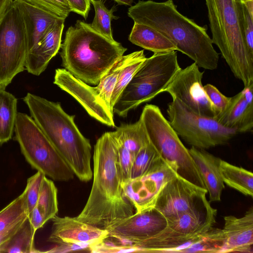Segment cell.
I'll list each match as a JSON object with an SVG mask.
<instances>
[{
    "label": "cell",
    "instance_id": "obj_1",
    "mask_svg": "<svg viewBox=\"0 0 253 253\" xmlns=\"http://www.w3.org/2000/svg\"><path fill=\"white\" fill-rule=\"evenodd\" d=\"M93 175L88 198L76 218L106 229L134 213L122 187L117 147L110 132L104 133L94 145Z\"/></svg>",
    "mask_w": 253,
    "mask_h": 253
},
{
    "label": "cell",
    "instance_id": "obj_2",
    "mask_svg": "<svg viewBox=\"0 0 253 253\" xmlns=\"http://www.w3.org/2000/svg\"><path fill=\"white\" fill-rule=\"evenodd\" d=\"M127 14L134 23L162 34L199 67L210 70L217 68L219 54L207 34V26H201L181 14L172 0H140L128 8Z\"/></svg>",
    "mask_w": 253,
    "mask_h": 253
},
{
    "label": "cell",
    "instance_id": "obj_3",
    "mask_svg": "<svg viewBox=\"0 0 253 253\" xmlns=\"http://www.w3.org/2000/svg\"><path fill=\"white\" fill-rule=\"evenodd\" d=\"M23 100L31 117L74 174L84 182L91 180L93 175L91 145L75 124V116L65 112L60 103L29 92Z\"/></svg>",
    "mask_w": 253,
    "mask_h": 253
},
{
    "label": "cell",
    "instance_id": "obj_4",
    "mask_svg": "<svg viewBox=\"0 0 253 253\" xmlns=\"http://www.w3.org/2000/svg\"><path fill=\"white\" fill-rule=\"evenodd\" d=\"M60 48L64 69L79 80L94 85L127 49L81 20L68 29Z\"/></svg>",
    "mask_w": 253,
    "mask_h": 253
},
{
    "label": "cell",
    "instance_id": "obj_5",
    "mask_svg": "<svg viewBox=\"0 0 253 253\" xmlns=\"http://www.w3.org/2000/svg\"><path fill=\"white\" fill-rule=\"evenodd\" d=\"M211 41L234 76L244 87L253 84V58L247 49L242 17V0H205Z\"/></svg>",
    "mask_w": 253,
    "mask_h": 253
},
{
    "label": "cell",
    "instance_id": "obj_6",
    "mask_svg": "<svg viewBox=\"0 0 253 253\" xmlns=\"http://www.w3.org/2000/svg\"><path fill=\"white\" fill-rule=\"evenodd\" d=\"M176 51L156 52L146 58L114 104V113L126 117L130 110L165 92L181 69Z\"/></svg>",
    "mask_w": 253,
    "mask_h": 253
},
{
    "label": "cell",
    "instance_id": "obj_7",
    "mask_svg": "<svg viewBox=\"0 0 253 253\" xmlns=\"http://www.w3.org/2000/svg\"><path fill=\"white\" fill-rule=\"evenodd\" d=\"M217 210L208 201L194 211L168 220L166 227L156 235L139 241L126 240V245L137 248L140 253H181L213 226Z\"/></svg>",
    "mask_w": 253,
    "mask_h": 253
},
{
    "label": "cell",
    "instance_id": "obj_8",
    "mask_svg": "<svg viewBox=\"0 0 253 253\" xmlns=\"http://www.w3.org/2000/svg\"><path fill=\"white\" fill-rule=\"evenodd\" d=\"M14 131L21 152L32 167L56 181L74 178L73 171L31 117L17 113Z\"/></svg>",
    "mask_w": 253,
    "mask_h": 253
},
{
    "label": "cell",
    "instance_id": "obj_9",
    "mask_svg": "<svg viewBox=\"0 0 253 253\" xmlns=\"http://www.w3.org/2000/svg\"><path fill=\"white\" fill-rule=\"evenodd\" d=\"M141 119L150 141L165 160L177 166V174L206 189L189 150L182 143L159 107L147 109L142 114Z\"/></svg>",
    "mask_w": 253,
    "mask_h": 253
},
{
    "label": "cell",
    "instance_id": "obj_10",
    "mask_svg": "<svg viewBox=\"0 0 253 253\" xmlns=\"http://www.w3.org/2000/svg\"><path fill=\"white\" fill-rule=\"evenodd\" d=\"M167 112L169 122L178 135L198 149L225 144L237 133L214 118L196 113L176 98L168 104Z\"/></svg>",
    "mask_w": 253,
    "mask_h": 253
},
{
    "label": "cell",
    "instance_id": "obj_11",
    "mask_svg": "<svg viewBox=\"0 0 253 253\" xmlns=\"http://www.w3.org/2000/svg\"><path fill=\"white\" fill-rule=\"evenodd\" d=\"M29 41L22 14L14 1L0 23V87L25 69Z\"/></svg>",
    "mask_w": 253,
    "mask_h": 253
},
{
    "label": "cell",
    "instance_id": "obj_12",
    "mask_svg": "<svg viewBox=\"0 0 253 253\" xmlns=\"http://www.w3.org/2000/svg\"><path fill=\"white\" fill-rule=\"evenodd\" d=\"M176 174L177 166L164 159L143 175L122 183L124 195L137 212L153 208L163 187Z\"/></svg>",
    "mask_w": 253,
    "mask_h": 253
},
{
    "label": "cell",
    "instance_id": "obj_13",
    "mask_svg": "<svg viewBox=\"0 0 253 253\" xmlns=\"http://www.w3.org/2000/svg\"><path fill=\"white\" fill-rule=\"evenodd\" d=\"M207 193L206 189L176 174L163 187L154 208L170 220L204 205Z\"/></svg>",
    "mask_w": 253,
    "mask_h": 253
},
{
    "label": "cell",
    "instance_id": "obj_14",
    "mask_svg": "<svg viewBox=\"0 0 253 253\" xmlns=\"http://www.w3.org/2000/svg\"><path fill=\"white\" fill-rule=\"evenodd\" d=\"M195 63L181 69L166 88L172 98H176L196 113L215 118L214 107L202 84L204 72Z\"/></svg>",
    "mask_w": 253,
    "mask_h": 253
},
{
    "label": "cell",
    "instance_id": "obj_15",
    "mask_svg": "<svg viewBox=\"0 0 253 253\" xmlns=\"http://www.w3.org/2000/svg\"><path fill=\"white\" fill-rule=\"evenodd\" d=\"M53 83L74 97L91 117L107 126H115L113 110L102 99L96 86L88 85L61 68L55 70Z\"/></svg>",
    "mask_w": 253,
    "mask_h": 253
},
{
    "label": "cell",
    "instance_id": "obj_16",
    "mask_svg": "<svg viewBox=\"0 0 253 253\" xmlns=\"http://www.w3.org/2000/svg\"><path fill=\"white\" fill-rule=\"evenodd\" d=\"M167 219L155 208L134 213L106 229L109 236L129 241H139L152 237L167 226Z\"/></svg>",
    "mask_w": 253,
    "mask_h": 253
},
{
    "label": "cell",
    "instance_id": "obj_17",
    "mask_svg": "<svg viewBox=\"0 0 253 253\" xmlns=\"http://www.w3.org/2000/svg\"><path fill=\"white\" fill-rule=\"evenodd\" d=\"M51 220L52 232L48 242L56 244H85L91 246L92 249L109 236L106 229L79 220L75 217H61L56 215Z\"/></svg>",
    "mask_w": 253,
    "mask_h": 253
},
{
    "label": "cell",
    "instance_id": "obj_18",
    "mask_svg": "<svg viewBox=\"0 0 253 253\" xmlns=\"http://www.w3.org/2000/svg\"><path fill=\"white\" fill-rule=\"evenodd\" d=\"M253 84L231 97L226 110L215 119L225 127L237 133L252 131L253 127Z\"/></svg>",
    "mask_w": 253,
    "mask_h": 253
},
{
    "label": "cell",
    "instance_id": "obj_19",
    "mask_svg": "<svg viewBox=\"0 0 253 253\" xmlns=\"http://www.w3.org/2000/svg\"><path fill=\"white\" fill-rule=\"evenodd\" d=\"M222 231L225 243L221 253H253V208L251 207L240 217H224Z\"/></svg>",
    "mask_w": 253,
    "mask_h": 253
},
{
    "label": "cell",
    "instance_id": "obj_20",
    "mask_svg": "<svg viewBox=\"0 0 253 253\" xmlns=\"http://www.w3.org/2000/svg\"><path fill=\"white\" fill-rule=\"evenodd\" d=\"M64 21L65 19H58L37 46L29 52L25 64V69L29 73L39 76L58 53L61 48Z\"/></svg>",
    "mask_w": 253,
    "mask_h": 253
},
{
    "label": "cell",
    "instance_id": "obj_21",
    "mask_svg": "<svg viewBox=\"0 0 253 253\" xmlns=\"http://www.w3.org/2000/svg\"><path fill=\"white\" fill-rule=\"evenodd\" d=\"M188 150L209 193V202L220 201L224 188L220 169L221 159L205 149L192 146Z\"/></svg>",
    "mask_w": 253,
    "mask_h": 253
},
{
    "label": "cell",
    "instance_id": "obj_22",
    "mask_svg": "<svg viewBox=\"0 0 253 253\" xmlns=\"http://www.w3.org/2000/svg\"><path fill=\"white\" fill-rule=\"evenodd\" d=\"M13 1L20 10L25 23L29 52L37 46L51 26L61 18L24 0Z\"/></svg>",
    "mask_w": 253,
    "mask_h": 253
},
{
    "label": "cell",
    "instance_id": "obj_23",
    "mask_svg": "<svg viewBox=\"0 0 253 253\" xmlns=\"http://www.w3.org/2000/svg\"><path fill=\"white\" fill-rule=\"evenodd\" d=\"M128 40L132 43L154 53L177 50L175 45L164 35L142 24L134 23Z\"/></svg>",
    "mask_w": 253,
    "mask_h": 253
},
{
    "label": "cell",
    "instance_id": "obj_24",
    "mask_svg": "<svg viewBox=\"0 0 253 253\" xmlns=\"http://www.w3.org/2000/svg\"><path fill=\"white\" fill-rule=\"evenodd\" d=\"M220 169L223 182L246 196H253V174L242 167L221 160Z\"/></svg>",
    "mask_w": 253,
    "mask_h": 253
},
{
    "label": "cell",
    "instance_id": "obj_25",
    "mask_svg": "<svg viewBox=\"0 0 253 253\" xmlns=\"http://www.w3.org/2000/svg\"><path fill=\"white\" fill-rule=\"evenodd\" d=\"M36 232L28 216L12 236L0 247V253H41V251L36 250L34 246Z\"/></svg>",
    "mask_w": 253,
    "mask_h": 253
},
{
    "label": "cell",
    "instance_id": "obj_26",
    "mask_svg": "<svg viewBox=\"0 0 253 253\" xmlns=\"http://www.w3.org/2000/svg\"><path fill=\"white\" fill-rule=\"evenodd\" d=\"M17 103L13 94L0 87V145L12 137L17 115Z\"/></svg>",
    "mask_w": 253,
    "mask_h": 253
},
{
    "label": "cell",
    "instance_id": "obj_27",
    "mask_svg": "<svg viewBox=\"0 0 253 253\" xmlns=\"http://www.w3.org/2000/svg\"><path fill=\"white\" fill-rule=\"evenodd\" d=\"M115 132L124 146L135 157L139 151L150 142L143 123L140 118L134 123L121 125Z\"/></svg>",
    "mask_w": 253,
    "mask_h": 253
},
{
    "label": "cell",
    "instance_id": "obj_28",
    "mask_svg": "<svg viewBox=\"0 0 253 253\" xmlns=\"http://www.w3.org/2000/svg\"><path fill=\"white\" fill-rule=\"evenodd\" d=\"M146 58L143 50L126 55V60L119 74L111 96V104L113 109L117 99Z\"/></svg>",
    "mask_w": 253,
    "mask_h": 253
},
{
    "label": "cell",
    "instance_id": "obj_29",
    "mask_svg": "<svg viewBox=\"0 0 253 253\" xmlns=\"http://www.w3.org/2000/svg\"><path fill=\"white\" fill-rule=\"evenodd\" d=\"M225 238L221 229L214 228L200 234L181 253H221Z\"/></svg>",
    "mask_w": 253,
    "mask_h": 253
},
{
    "label": "cell",
    "instance_id": "obj_30",
    "mask_svg": "<svg viewBox=\"0 0 253 253\" xmlns=\"http://www.w3.org/2000/svg\"><path fill=\"white\" fill-rule=\"evenodd\" d=\"M163 159L160 152L150 141L136 155L131 168L130 179L143 175Z\"/></svg>",
    "mask_w": 253,
    "mask_h": 253
},
{
    "label": "cell",
    "instance_id": "obj_31",
    "mask_svg": "<svg viewBox=\"0 0 253 253\" xmlns=\"http://www.w3.org/2000/svg\"><path fill=\"white\" fill-rule=\"evenodd\" d=\"M28 216L27 195L22 194L0 211V232Z\"/></svg>",
    "mask_w": 253,
    "mask_h": 253
},
{
    "label": "cell",
    "instance_id": "obj_32",
    "mask_svg": "<svg viewBox=\"0 0 253 253\" xmlns=\"http://www.w3.org/2000/svg\"><path fill=\"white\" fill-rule=\"evenodd\" d=\"M48 221L58 212L57 189L53 182L44 175L36 206Z\"/></svg>",
    "mask_w": 253,
    "mask_h": 253
},
{
    "label": "cell",
    "instance_id": "obj_33",
    "mask_svg": "<svg viewBox=\"0 0 253 253\" xmlns=\"http://www.w3.org/2000/svg\"><path fill=\"white\" fill-rule=\"evenodd\" d=\"M95 10V15L90 24L92 28L98 33L108 39L114 41L111 29V20L114 18V8L108 9L102 0H90Z\"/></svg>",
    "mask_w": 253,
    "mask_h": 253
},
{
    "label": "cell",
    "instance_id": "obj_34",
    "mask_svg": "<svg viewBox=\"0 0 253 253\" xmlns=\"http://www.w3.org/2000/svg\"><path fill=\"white\" fill-rule=\"evenodd\" d=\"M117 149V162L122 183L130 179L135 157L124 146L115 131H110Z\"/></svg>",
    "mask_w": 253,
    "mask_h": 253
},
{
    "label": "cell",
    "instance_id": "obj_35",
    "mask_svg": "<svg viewBox=\"0 0 253 253\" xmlns=\"http://www.w3.org/2000/svg\"><path fill=\"white\" fill-rule=\"evenodd\" d=\"M242 17L245 42L253 58V0H242Z\"/></svg>",
    "mask_w": 253,
    "mask_h": 253
},
{
    "label": "cell",
    "instance_id": "obj_36",
    "mask_svg": "<svg viewBox=\"0 0 253 253\" xmlns=\"http://www.w3.org/2000/svg\"><path fill=\"white\" fill-rule=\"evenodd\" d=\"M65 19L71 11L66 0H24Z\"/></svg>",
    "mask_w": 253,
    "mask_h": 253
},
{
    "label": "cell",
    "instance_id": "obj_37",
    "mask_svg": "<svg viewBox=\"0 0 253 253\" xmlns=\"http://www.w3.org/2000/svg\"><path fill=\"white\" fill-rule=\"evenodd\" d=\"M44 176L43 173L38 171L27 179L25 191L27 195L28 214L37 205L42 181Z\"/></svg>",
    "mask_w": 253,
    "mask_h": 253
},
{
    "label": "cell",
    "instance_id": "obj_38",
    "mask_svg": "<svg viewBox=\"0 0 253 253\" xmlns=\"http://www.w3.org/2000/svg\"><path fill=\"white\" fill-rule=\"evenodd\" d=\"M204 88L215 110V119L226 110L230 102L231 97L224 95L215 86L210 84L205 85Z\"/></svg>",
    "mask_w": 253,
    "mask_h": 253
},
{
    "label": "cell",
    "instance_id": "obj_39",
    "mask_svg": "<svg viewBox=\"0 0 253 253\" xmlns=\"http://www.w3.org/2000/svg\"><path fill=\"white\" fill-rule=\"evenodd\" d=\"M91 246L85 244L62 243L56 244V246L43 253H64L74 252H85L91 253Z\"/></svg>",
    "mask_w": 253,
    "mask_h": 253
},
{
    "label": "cell",
    "instance_id": "obj_40",
    "mask_svg": "<svg viewBox=\"0 0 253 253\" xmlns=\"http://www.w3.org/2000/svg\"><path fill=\"white\" fill-rule=\"evenodd\" d=\"M71 12L82 16L84 19L87 17L90 7V0H66Z\"/></svg>",
    "mask_w": 253,
    "mask_h": 253
},
{
    "label": "cell",
    "instance_id": "obj_41",
    "mask_svg": "<svg viewBox=\"0 0 253 253\" xmlns=\"http://www.w3.org/2000/svg\"><path fill=\"white\" fill-rule=\"evenodd\" d=\"M28 217L30 222L36 231L42 227L47 222L44 216L37 206H35L29 213Z\"/></svg>",
    "mask_w": 253,
    "mask_h": 253
},
{
    "label": "cell",
    "instance_id": "obj_42",
    "mask_svg": "<svg viewBox=\"0 0 253 253\" xmlns=\"http://www.w3.org/2000/svg\"><path fill=\"white\" fill-rule=\"evenodd\" d=\"M23 220L0 232V247L12 236L18 229Z\"/></svg>",
    "mask_w": 253,
    "mask_h": 253
},
{
    "label": "cell",
    "instance_id": "obj_43",
    "mask_svg": "<svg viewBox=\"0 0 253 253\" xmlns=\"http://www.w3.org/2000/svg\"><path fill=\"white\" fill-rule=\"evenodd\" d=\"M13 0H0V23Z\"/></svg>",
    "mask_w": 253,
    "mask_h": 253
},
{
    "label": "cell",
    "instance_id": "obj_44",
    "mask_svg": "<svg viewBox=\"0 0 253 253\" xmlns=\"http://www.w3.org/2000/svg\"><path fill=\"white\" fill-rule=\"evenodd\" d=\"M119 4L131 5L133 2V0H114Z\"/></svg>",
    "mask_w": 253,
    "mask_h": 253
},
{
    "label": "cell",
    "instance_id": "obj_45",
    "mask_svg": "<svg viewBox=\"0 0 253 253\" xmlns=\"http://www.w3.org/2000/svg\"></svg>",
    "mask_w": 253,
    "mask_h": 253
}]
</instances>
